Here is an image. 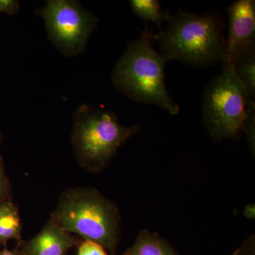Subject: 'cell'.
<instances>
[{
    "mask_svg": "<svg viewBox=\"0 0 255 255\" xmlns=\"http://www.w3.org/2000/svg\"><path fill=\"white\" fill-rule=\"evenodd\" d=\"M255 102L247 95L233 63L222 64L221 71L208 84L202 102L203 121L214 140L236 136Z\"/></svg>",
    "mask_w": 255,
    "mask_h": 255,
    "instance_id": "cell-5",
    "label": "cell"
},
{
    "mask_svg": "<svg viewBox=\"0 0 255 255\" xmlns=\"http://www.w3.org/2000/svg\"><path fill=\"white\" fill-rule=\"evenodd\" d=\"M233 64L235 72L248 97L255 101V49L243 53L235 60Z\"/></svg>",
    "mask_w": 255,
    "mask_h": 255,
    "instance_id": "cell-11",
    "label": "cell"
},
{
    "mask_svg": "<svg viewBox=\"0 0 255 255\" xmlns=\"http://www.w3.org/2000/svg\"><path fill=\"white\" fill-rule=\"evenodd\" d=\"M72 142L82 165L100 170L110 162L129 137L140 130L139 126L126 127L109 111L82 105L74 115Z\"/></svg>",
    "mask_w": 255,
    "mask_h": 255,
    "instance_id": "cell-4",
    "label": "cell"
},
{
    "mask_svg": "<svg viewBox=\"0 0 255 255\" xmlns=\"http://www.w3.org/2000/svg\"><path fill=\"white\" fill-rule=\"evenodd\" d=\"M78 255H108L106 250L95 242L85 241L78 248Z\"/></svg>",
    "mask_w": 255,
    "mask_h": 255,
    "instance_id": "cell-13",
    "label": "cell"
},
{
    "mask_svg": "<svg viewBox=\"0 0 255 255\" xmlns=\"http://www.w3.org/2000/svg\"><path fill=\"white\" fill-rule=\"evenodd\" d=\"M244 215L248 219H253L255 218V206L248 205L246 206L244 211Z\"/></svg>",
    "mask_w": 255,
    "mask_h": 255,
    "instance_id": "cell-16",
    "label": "cell"
},
{
    "mask_svg": "<svg viewBox=\"0 0 255 255\" xmlns=\"http://www.w3.org/2000/svg\"><path fill=\"white\" fill-rule=\"evenodd\" d=\"M155 34L146 28L141 36L129 44L116 64L112 81L115 88L130 100L158 106L172 115L179 105L167 91L164 66L168 60L154 48Z\"/></svg>",
    "mask_w": 255,
    "mask_h": 255,
    "instance_id": "cell-2",
    "label": "cell"
},
{
    "mask_svg": "<svg viewBox=\"0 0 255 255\" xmlns=\"http://www.w3.org/2000/svg\"><path fill=\"white\" fill-rule=\"evenodd\" d=\"M0 255H22V254L18 250L16 249L10 251V250L5 248V249L0 251Z\"/></svg>",
    "mask_w": 255,
    "mask_h": 255,
    "instance_id": "cell-17",
    "label": "cell"
},
{
    "mask_svg": "<svg viewBox=\"0 0 255 255\" xmlns=\"http://www.w3.org/2000/svg\"><path fill=\"white\" fill-rule=\"evenodd\" d=\"M127 253L130 255H177L167 241L146 230L141 231Z\"/></svg>",
    "mask_w": 255,
    "mask_h": 255,
    "instance_id": "cell-10",
    "label": "cell"
},
{
    "mask_svg": "<svg viewBox=\"0 0 255 255\" xmlns=\"http://www.w3.org/2000/svg\"><path fill=\"white\" fill-rule=\"evenodd\" d=\"M44 19L48 38L65 57L82 54L98 19L77 1L48 0L38 10Z\"/></svg>",
    "mask_w": 255,
    "mask_h": 255,
    "instance_id": "cell-6",
    "label": "cell"
},
{
    "mask_svg": "<svg viewBox=\"0 0 255 255\" xmlns=\"http://www.w3.org/2000/svg\"><path fill=\"white\" fill-rule=\"evenodd\" d=\"M226 10L229 18L226 61L233 63L243 53L255 49V1L238 0Z\"/></svg>",
    "mask_w": 255,
    "mask_h": 255,
    "instance_id": "cell-7",
    "label": "cell"
},
{
    "mask_svg": "<svg viewBox=\"0 0 255 255\" xmlns=\"http://www.w3.org/2000/svg\"><path fill=\"white\" fill-rule=\"evenodd\" d=\"M51 219L67 232L115 253L119 243L120 214L117 206L98 191L87 188L65 191Z\"/></svg>",
    "mask_w": 255,
    "mask_h": 255,
    "instance_id": "cell-3",
    "label": "cell"
},
{
    "mask_svg": "<svg viewBox=\"0 0 255 255\" xmlns=\"http://www.w3.org/2000/svg\"><path fill=\"white\" fill-rule=\"evenodd\" d=\"M226 24L219 12L194 14L179 9L166 28L155 34L161 54L196 68H206L227 60Z\"/></svg>",
    "mask_w": 255,
    "mask_h": 255,
    "instance_id": "cell-1",
    "label": "cell"
},
{
    "mask_svg": "<svg viewBox=\"0 0 255 255\" xmlns=\"http://www.w3.org/2000/svg\"><path fill=\"white\" fill-rule=\"evenodd\" d=\"M20 9L19 3L16 0H0V13L14 15Z\"/></svg>",
    "mask_w": 255,
    "mask_h": 255,
    "instance_id": "cell-15",
    "label": "cell"
},
{
    "mask_svg": "<svg viewBox=\"0 0 255 255\" xmlns=\"http://www.w3.org/2000/svg\"><path fill=\"white\" fill-rule=\"evenodd\" d=\"M76 243L75 238L50 219L34 238L21 246L22 255H65Z\"/></svg>",
    "mask_w": 255,
    "mask_h": 255,
    "instance_id": "cell-8",
    "label": "cell"
},
{
    "mask_svg": "<svg viewBox=\"0 0 255 255\" xmlns=\"http://www.w3.org/2000/svg\"><path fill=\"white\" fill-rule=\"evenodd\" d=\"M124 255H130L128 254V253H125V254H124Z\"/></svg>",
    "mask_w": 255,
    "mask_h": 255,
    "instance_id": "cell-18",
    "label": "cell"
},
{
    "mask_svg": "<svg viewBox=\"0 0 255 255\" xmlns=\"http://www.w3.org/2000/svg\"><path fill=\"white\" fill-rule=\"evenodd\" d=\"M21 223L17 207L11 201L0 203V245L21 241Z\"/></svg>",
    "mask_w": 255,
    "mask_h": 255,
    "instance_id": "cell-9",
    "label": "cell"
},
{
    "mask_svg": "<svg viewBox=\"0 0 255 255\" xmlns=\"http://www.w3.org/2000/svg\"><path fill=\"white\" fill-rule=\"evenodd\" d=\"M130 4L132 11L138 17L153 21L158 26H161L163 21H168L171 16L167 11H162L157 0H131Z\"/></svg>",
    "mask_w": 255,
    "mask_h": 255,
    "instance_id": "cell-12",
    "label": "cell"
},
{
    "mask_svg": "<svg viewBox=\"0 0 255 255\" xmlns=\"http://www.w3.org/2000/svg\"><path fill=\"white\" fill-rule=\"evenodd\" d=\"M10 187L6 174L5 173L2 159L0 156V203L9 200Z\"/></svg>",
    "mask_w": 255,
    "mask_h": 255,
    "instance_id": "cell-14",
    "label": "cell"
}]
</instances>
